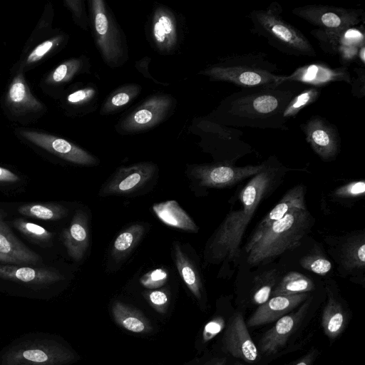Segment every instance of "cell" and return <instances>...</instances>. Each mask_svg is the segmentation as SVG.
Returning <instances> with one entry per match:
<instances>
[{
  "label": "cell",
  "mask_w": 365,
  "mask_h": 365,
  "mask_svg": "<svg viewBox=\"0 0 365 365\" xmlns=\"http://www.w3.org/2000/svg\"><path fill=\"white\" fill-rule=\"evenodd\" d=\"M68 38L67 34L54 30L50 36L32 47L26 54L20 56L11 68V75L16 73L25 74L34 68L46 58L52 56L65 47Z\"/></svg>",
  "instance_id": "obj_25"
},
{
  "label": "cell",
  "mask_w": 365,
  "mask_h": 365,
  "mask_svg": "<svg viewBox=\"0 0 365 365\" xmlns=\"http://www.w3.org/2000/svg\"><path fill=\"white\" fill-rule=\"evenodd\" d=\"M357 77L351 80V94L361 98L365 96V70L364 68H355Z\"/></svg>",
  "instance_id": "obj_48"
},
{
  "label": "cell",
  "mask_w": 365,
  "mask_h": 365,
  "mask_svg": "<svg viewBox=\"0 0 365 365\" xmlns=\"http://www.w3.org/2000/svg\"><path fill=\"white\" fill-rule=\"evenodd\" d=\"M226 363V358H217L207 361L202 365H225Z\"/></svg>",
  "instance_id": "obj_51"
},
{
  "label": "cell",
  "mask_w": 365,
  "mask_h": 365,
  "mask_svg": "<svg viewBox=\"0 0 365 365\" xmlns=\"http://www.w3.org/2000/svg\"><path fill=\"white\" fill-rule=\"evenodd\" d=\"M300 266L320 276L327 275L332 269L330 260L321 252H312L301 257Z\"/></svg>",
  "instance_id": "obj_42"
},
{
  "label": "cell",
  "mask_w": 365,
  "mask_h": 365,
  "mask_svg": "<svg viewBox=\"0 0 365 365\" xmlns=\"http://www.w3.org/2000/svg\"><path fill=\"white\" fill-rule=\"evenodd\" d=\"M351 80L346 66L332 68L323 62H314L298 67L291 74L282 75L278 83L294 81L320 88L338 81L351 84Z\"/></svg>",
  "instance_id": "obj_20"
},
{
  "label": "cell",
  "mask_w": 365,
  "mask_h": 365,
  "mask_svg": "<svg viewBox=\"0 0 365 365\" xmlns=\"http://www.w3.org/2000/svg\"><path fill=\"white\" fill-rule=\"evenodd\" d=\"M267 163L268 159L260 164L245 166L222 162L192 165L188 168V176L194 185L203 190L230 188L259 173Z\"/></svg>",
  "instance_id": "obj_8"
},
{
  "label": "cell",
  "mask_w": 365,
  "mask_h": 365,
  "mask_svg": "<svg viewBox=\"0 0 365 365\" xmlns=\"http://www.w3.org/2000/svg\"><path fill=\"white\" fill-rule=\"evenodd\" d=\"M328 252L343 277L354 282H364L365 231L356 230L341 236H326Z\"/></svg>",
  "instance_id": "obj_9"
},
{
  "label": "cell",
  "mask_w": 365,
  "mask_h": 365,
  "mask_svg": "<svg viewBox=\"0 0 365 365\" xmlns=\"http://www.w3.org/2000/svg\"><path fill=\"white\" fill-rule=\"evenodd\" d=\"M151 46L163 55L173 54L179 48L181 28L175 13L165 5L155 6L148 21Z\"/></svg>",
  "instance_id": "obj_13"
},
{
  "label": "cell",
  "mask_w": 365,
  "mask_h": 365,
  "mask_svg": "<svg viewBox=\"0 0 365 365\" xmlns=\"http://www.w3.org/2000/svg\"><path fill=\"white\" fill-rule=\"evenodd\" d=\"M111 312L115 322L129 331L145 334L152 330L148 319L135 308L116 301L112 305Z\"/></svg>",
  "instance_id": "obj_32"
},
{
  "label": "cell",
  "mask_w": 365,
  "mask_h": 365,
  "mask_svg": "<svg viewBox=\"0 0 365 365\" xmlns=\"http://www.w3.org/2000/svg\"><path fill=\"white\" fill-rule=\"evenodd\" d=\"M53 15L54 11L53 6L51 3L48 2L46 5L44 11L36 26L26 41L20 56L26 54L32 47L43 41L42 39L44 38H47L53 32L52 29Z\"/></svg>",
  "instance_id": "obj_39"
},
{
  "label": "cell",
  "mask_w": 365,
  "mask_h": 365,
  "mask_svg": "<svg viewBox=\"0 0 365 365\" xmlns=\"http://www.w3.org/2000/svg\"><path fill=\"white\" fill-rule=\"evenodd\" d=\"M225 327V319L217 316L208 322L202 331V341L207 342L217 335Z\"/></svg>",
  "instance_id": "obj_47"
},
{
  "label": "cell",
  "mask_w": 365,
  "mask_h": 365,
  "mask_svg": "<svg viewBox=\"0 0 365 365\" xmlns=\"http://www.w3.org/2000/svg\"><path fill=\"white\" fill-rule=\"evenodd\" d=\"M145 233V227L135 223L120 232L113 241L110 257L117 264L125 259Z\"/></svg>",
  "instance_id": "obj_33"
},
{
  "label": "cell",
  "mask_w": 365,
  "mask_h": 365,
  "mask_svg": "<svg viewBox=\"0 0 365 365\" xmlns=\"http://www.w3.org/2000/svg\"><path fill=\"white\" fill-rule=\"evenodd\" d=\"M314 218L306 208H294L242 249L250 267L264 265L298 247L310 232Z\"/></svg>",
  "instance_id": "obj_3"
},
{
  "label": "cell",
  "mask_w": 365,
  "mask_h": 365,
  "mask_svg": "<svg viewBox=\"0 0 365 365\" xmlns=\"http://www.w3.org/2000/svg\"><path fill=\"white\" fill-rule=\"evenodd\" d=\"M146 297L152 307L158 312H165L169 302L168 294L165 290L156 289L148 292Z\"/></svg>",
  "instance_id": "obj_46"
},
{
  "label": "cell",
  "mask_w": 365,
  "mask_h": 365,
  "mask_svg": "<svg viewBox=\"0 0 365 365\" xmlns=\"http://www.w3.org/2000/svg\"><path fill=\"white\" fill-rule=\"evenodd\" d=\"M40 257L14 235L0 212V262L11 264H34Z\"/></svg>",
  "instance_id": "obj_27"
},
{
  "label": "cell",
  "mask_w": 365,
  "mask_h": 365,
  "mask_svg": "<svg viewBox=\"0 0 365 365\" xmlns=\"http://www.w3.org/2000/svg\"><path fill=\"white\" fill-rule=\"evenodd\" d=\"M307 86L294 81L242 88L223 99L211 120L232 128L287 130L283 113L289 101Z\"/></svg>",
  "instance_id": "obj_2"
},
{
  "label": "cell",
  "mask_w": 365,
  "mask_h": 365,
  "mask_svg": "<svg viewBox=\"0 0 365 365\" xmlns=\"http://www.w3.org/2000/svg\"><path fill=\"white\" fill-rule=\"evenodd\" d=\"M98 90L93 84L79 87L70 92L64 91L58 98L60 106L68 115H77L83 113V109L94 102L97 98Z\"/></svg>",
  "instance_id": "obj_34"
},
{
  "label": "cell",
  "mask_w": 365,
  "mask_h": 365,
  "mask_svg": "<svg viewBox=\"0 0 365 365\" xmlns=\"http://www.w3.org/2000/svg\"><path fill=\"white\" fill-rule=\"evenodd\" d=\"M63 3L65 6L71 11L75 24L81 29L87 30L89 22L84 1L81 0H66Z\"/></svg>",
  "instance_id": "obj_44"
},
{
  "label": "cell",
  "mask_w": 365,
  "mask_h": 365,
  "mask_svg": "<svg viewBox=\"0 0 365 365\" xmlns=\"http://www.w3.org/2000/svg\"><path fill=\"white\" fill-rule=\"evenodd\" d=\"M278 269L272 268L260 272L253 278L251 300L254 304L259 306L271 297L272 292L280 279Z\"/></svg>",
  "instance_id": "obj_37"
},
{
  "label": "cell",
  "mask_w": 365,
  "mask_h": 365,
  "mask_svg": "<svg viewBox=\"0 0 365 365\" xmlns=\"http://www.w3.org/2000/svg\"><path fill=\"white\" fill-rule=\"evenodd\" d=\"M205 130L217 155V162L235 165L240 158L254 151L253 148L242 139L243 132L238 128L210 120L206 121Z\"/></svg>",
  "instance_id": "obj_18"
},
{
  "label": "cell",
  "mask_w": 365,
  "mask_h": 365,
  "mask_svg": "<svg viewBox=\"0 0 365 365\" xmlns=\"http://www.w3.org/2000/svg\"><path fill=\"white\" fill-rule=\"evenodd\" d=\"M301 130L312 150L324 162L334 160L341 148V138L336 125L319 115H312L300 124Z\"/></svg>",
  "instance_id": "obj_16"
},
{
  "label": "cell",
  "mask_w": 365,
  "mask_h": 365,
  "mask_svg": "<svg viewBox=\"0 0 365 365\" xmlns=\"http://www.w3.org/2000/svg\"><path fill=\"white\" fill-rule=\"evenodd\" d=\"M357 58L359 59V62H361L363 65L365 63V46L360 48Z\"/></svg>",
  "instance_id": "obj_52"
},
{
  "label": "cell",
  "mask_w": 365,
  "mask_h": 365,
  "mask_svg": "<svg viewBox=\"0 0 365 365\" xmlns=\"http://www.w3.org/2000/svg\"><path fill=\"white\" fill-rule=\"evenodd\" d=\"M175 106L176 100L170 94L152 95L119 120L117 131L127 135L150 130L168 119Z\"/></svg>",
  "instance_id": "obj_10"
},
{
  "label": "cell",
  "mask_w": 365,
  "mask_h": 365,
  "mask_svg": "<svg viewBox=\"0 0 365 365\" xmlns=\"http://www.w3.org/2000/svg\"><path fill=\"white\" fill-rule=\"evenodd\" d=\"M310 296V293H301L271 297L258 307L249 318L247 325L259 327L276 322L300 306Z\"/></svg>",
  "instance_id": "obj_24"
},
{
  "label": "cell",
  "mask_w": 365,
  "mask_h": 365,
  "mask_svg": "<svg viewBox=\"0 0 365 365\" xmlns=\"http://www.w3.org/2000/svg\"><path fill=\"white\" fill-rule=\"evenodd\" d=\"M291 170L272 155L266 168L249 178L232 196L230 210L204 250L205 262L220 264L222 276L234 273L242 257L241 244L249 224L261 203L281 185Z\"/></svg>",
  "instance_id": "obj_1"
},
{
  "label": "cell",
  "mask_w": 365,
  "mask_h": 365,
  "mask_svg": "<svg viewBox=\"0 0 365 365\" xmlns=\"http://www.w3.org/2000/svg\"><path fill=\"white\" fill-rule=\"evenodd\" d=\"M19 212L23 215L43 220H58L68 213L63 206L53 203H31L20 206Z\"/></svg>",
  "instance_id": "obj_38"
},
{
  "label": "cell",
  "mask_w": 365,
  "mask_h": 365,
  "mask_svg": "<svg viewBox=\"0 0 365 365\" xmlns=\"http://www.w3.org/2000/svg\"><path fill=\"white\" fill-rule=\"evenodd\" d=\"M68 255L75 261H81L89 246L88 216L82 210L76 211L70 225L62 235Z\"/></svg>",
  "instance_id": "obj_28"
},
{
  "label": "cell",
  "mask_w": 365,
  "mask_h": 365,
  "mask_svg": "<svg viewBox=\"0 0 365 365\" xmlns=\"http://www.w3.org/2000/svg\"><path fill=\"white\" fill-rule=\"evenodd\" d=\"M152 210L156 217L168 226L194 233L199 230L198 226L191 217L175 200L155 203Z\"/></svg>",
  "instance_id": "obj_31"
},
{
  "label": "cell",
  "mask_w": 365,
  "mask_h": 365,
  "mask_svg": "<svg viewBox=\"0 0 365 365\" xmlns=\"http://www.w3.org/2000/svg\"><path fill=\"white\" fill-rule=\"evenodd\" d=\"M142 88L137 83H127L113 91L103 101L100 114L118 112L132 103L140 94Z\"/></svg>",
  "instance_id": "obj_35"
},
{
  "label": "cell",
  "mask_w": 365,
  "mask_h": 365,
  "mask_svg": "<svg viewBox=\"0 0 365 365\" xmlns=\"http://www.w3.org/2000/svg\"><path fill=\"white\" fill-rule=\"evenodd\" d=\"M173 257L176 268L187 287L200 302H202L205 289L200 272L178 242L173 243Z\"/></svg>",
  "instance_id": "obj_30"
},
{
  "label": "cell",
  "mask_w": 365,
  "mask_h": 365,
  "mask_svg": "<svg viewBox=\"0 0 365 365\" xmlns=\"http://www.w3.org/2000/svg\"><path fill=\"white\" fill-rule=\"evenodd\" d=\"M90 67L86 56L69 58L45 75L39 83V88L51 98L58 99L65 91V86L78 75L87 73Z\"/></svg>",
  "instance_id": "obj_22"
},
{
  "label": "cell",
  "mask_w": 365,
  "mask_h": 365,
  "mask_svg": "<svg viewBox=\"0 0 365 365\" xmlns=\"http://www.w3.org/2000/svg\"><path fill=\"white\" fill-rule=\"evenodd\" d=\"M320 95V88L307 86L289 101L283 113V118L287 121L295 118L300 110L317 101Z\"/></svg>",
  "instance_id": "obj_40"
},
{
  "label": "cell",
  "mask_w": 365,
  "mask_h": 365,
  "mask_svg": "<svg viewBox=\"0 0 365 365\" xmlns=\"http://www.w3.org/2000/svg\"><path fill=\"white\" fill-rule=\"evenodd\" d=\"M317 354V350H312L297 360L293 365H312Z\"/></svg>",
  "instance_id": "obj_50"
},
{
  "label": "cell",
  "mask_w": 365,
  "mask_h": 365,
  "mask_svg": "<svg viewBox=\"0 0 365 365\" xmlns=\"http://www.w3.org/2000/svg\"><path fill=\"white\" fill-rule=\"evenodd\" d=\"M222 344L227 353L248 363L255 362L259 357L258 349L240 312L230 318L223 335Z\"/></svg>",
  "instance_id": "obj_21"
},
{
  "label": "cell",
  "mask_w": 365,
  "mask_h": 365,
  "mask_svg": "<svg viewBox=\"0 0 365 365\" xmlns=\"http://www.w3.org/2000/svg\"><path fill=\"white\" fill-rule=\"evenodd\" d=\"M312 297L307 299L294 312L283 316L261 337L259 348L266 355L277 354L285 346L304 321L309 309Z\"/></svg>",
  "instance_id": "obj_19"
},
{
  "label": "cell",
  "mask_w": 365,
  "mask_h": 365,
  "mask_svg": "<svg viewBox=\"0 0 365 365\" xmlns=\"http://www.w3.org/2000/svg\"><path fill=\"white\" fill-rule=\"evenodd\" d=\"M314 289L315 284L309 277L299 272L291 271L279 279L271 297L310 293Z\"/></svg>",
  "instance_id": "obj_36"
},
{
  "label": "cell",
  "mask_w": 365,
  "mask_h": 365,
  "mask_svg": "<svg viewBox=\"0 0 365 365\" xmlns=\"http://www.w3.org/2000/svg\"><path fill=\"white\" fill-rule=\"evenodd\" d=\"M292 14L323 29L343 30L364 22V11L360 9L309 4L294 8Z\"/></svg>",
  "instance_id": "obj_12"
},
{
  "label": "cell",
  "mask_w": 365,
  "mask_h": 365,
  "mask_svg": "<svg viewBox=\"0 0 365 365\" xmlns=\"http://www.w3.org/2000/svg\"><path fill=\"white\" fill-rule=\"evenodd\" d=\"M19 179V177L11 170L0 167V182H12L18 181Z\"/></svg>",
  "instance_id": "obj_49"
},
{
  "label": "cell",
  "mask_w": 365,
  "mask_h": 365,
  "mask_svg": "<svg viewBox=\"0 0 365 365\" xmlns=\"http://www.w3.org/2000/svg\"><path fill=\"white\" fill-rule=\"evenodd\" d=\"M310 34L324 52L338 55L341 63L346 67L357 58L360 48L365 46L364 26L361 29L355 27L343 30L318 28L312 30Z\"/></svg>",
  "instance_id": "obj_14"
},
{
  "label": "cell",
  "mask_w": 365,
  "mask_h": 365,
  "mask_svg": "<svg viewBox=\"0 0 365 365\" xmlns=\"http://www.w3.org/2000/svg\"><path fill=\"white\" fill-rule=\"evenodd\" d=\"M168 279V272L158 268L147 272L140 279V283L146 288L155 289L162 287Z\"/></svg>",
  "instance_id": "obj_45"
},
{
  "label": "cell",
  "mask_w": 365,
  "mask_h": 365,
  "mask_svg": "<svg viewBox=\"0 0 365 365\" xmlns=\"http://www.w3.org/2000/svg\"><path fill=\"white\" fill-rule=\"evenodd\" d=\"M262 52L232 54L220 58L200 71L210 81H221L248 88L278 83L283 74Z\"/></svg>",
  "instance_id": "obj_4"
},
{
  "label": "cell",
  "mask_w": 365,
  "mask_h": 365,
  "mask_svg": "<svg viewBox=\"0 0 365 365\" xmlns=\"http://www.w3.org/2000/svg\"><path fill=\"white\" fill-rule=\"evenodd\" d=\"M0 277L37 286L51 284L63 278L59 272L52 269L14 265H0Z\"/></svg>",
  "instance_id": "obj_29"
},
{
  "label": "cell",
  "mask_w": 365,
  "mask_h": 365,
  "mask_svg": "<svg viewBox=\"0 0 365 365\" xmlns=\"http://www.w3.org/2000/svg\"><path fill=\"white\" fill-rule=\"evenodd\" d=\"M11 76L2 97V109L12 121L21 124L33 123L46 113L47 108L33 94L24 73Z\"/></svg>",
  "instance_id": "obj_11"
},
{
  "label": "cell",
  "mask_w": 365,
  "mask_h": 365,
  "mask_svg": "<svg viewBox=\"0 0 365 365\" xmlns=\"http://www.w3.org/2000/svg\"><path fill=\"white\" fill-rule=\"evenodd\" d=\"M306 191L307 187L303 184L296 185L289 189L281 200L260 220L247 242L255 241L266 229L276 221L282 218L292 209L306 208Z\"/></svg>",
  "instance_id": "obj_26"
},
{
  "label": "cell",
  "mask_w": 365,
  "mask_h": 365,
  "mask_svg": "<svg viewBox=\"0 0 365 365\" xmlns=\"http://www.w3.org/2000/svg\"><path fill=\"white\" fill-rule=\"evenodd\" d=\"M76 360L73 351L57 341L34 339L14 344L0 357V365H66Z\"/></svg>",
  "instance_id": "obj_7"
},
{
  "label": "cell",
  "mask_w": 365,
  "mask_h": 365,
  "mask_svg": "<svg viewBox=\"0 0 365 365\" xmlns=\"http://www.w3.org/2000/svg\"><path fill=\"white\" fill-rule=\"evenodd\" d=\"M327 302L322 313L321 325L325 335L336 339L347 326L349 312L333 280L326 281Z\"/></svg>",
  "instance_id": "obj_23"
},
{
  "label": "cell",
  "mask_w": 365,
  "mask_h": 365,
  "mask_svg": "<svg viewBox=\"0 0 365 365\" xmlns=\"http://www.w3.org/2000/svg\"><path fill=\"white\" fill-rule=\"evenodd\" d=\"M16 133L28 143L70 163L83 166L98 164L95 156L63 138L31 129L19 128Z\"/></svg>",
  "instance_id": "obj_15"
},
{
  "label": "cell",
  "mask_w": 365,
  "mask_h": 365,
  "mask_svg": "<svg viewBox=\"0 0 365 365\" xmlns=\"http://www.w3.org/2000/svg\"><path fill=\"white\" fill-rule=\"evenodd\" d=\"M365 182L364 180L350 181L334 189L330 194L333 201L345 203L354 202L364 197Z\"/></svg>",
  "instance_id": "obj_41"
},
{
  "label": "cell",
  "mask_w": 365,
  "mask_h": 365,
  "mask_svg": "<svg viewBox=\"0 0 365 365\" xmlns=\"http://www.w3.org/2000/svg\"><path fill=\"white\" fill-rule=\"evenodd\" d=\"M90 19L94 41L104 63L117 68L128 60L125 36L103 0H91Z\"/></svg>",
  "instance_id": "obj_6"
},
{
  "label": "cell",
  "mask_w": 365,
  "mask_h": 365,
  "mask_svg": "<svg viewBox=\"0 0 365 365\" xmlns=\"http://www.w3.org/2000/svg\"><path fill=\"white\" fill-rule=\"evenodd\" d=\"M282 8L272 1L265 9H255L248 18L252 22L251 31L264 37L280 52L296 57H315L316 51L308 38L297 28L282 16Z\"/></svg>",
  "instance_id": "obj_5"
},
{
  "label": "cell",
  "mask_w": 365,
  "mask_h": 365,
  "mask_svg": "<svg viewBox=\"0 0 365 365\" xmlns=\"http://www.w3.org/2000/svg\"><path fill=\"white\" fill-rule=\"evenodd\" d=\"M14 224L21 232L34 240L47 241L52 237V234L43 227L23 219H16Z\"/></svg>",
  "instance_id": "obj_43"
},
{
  "label": "cell",
  "mask_w": 365,
  "mask_h": 365,
  "mask_svg": "<svg viewBox=\"0 0 365 365\" xmlns=\"http://www.w3.org/2000/svg\"><path fill=\"white\" fill-rule=\"evenodd\" d=\"M157 166L151 162H140L116 169L99 190L101 197L133 193L145 186L155 175Z\"/></svg>",
  "instance_id": "obj_17"
}]
</instances>
